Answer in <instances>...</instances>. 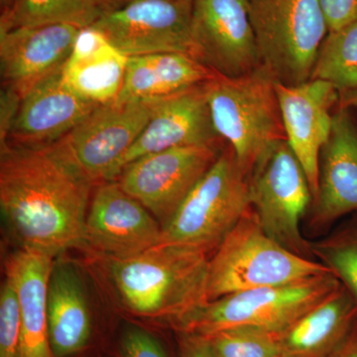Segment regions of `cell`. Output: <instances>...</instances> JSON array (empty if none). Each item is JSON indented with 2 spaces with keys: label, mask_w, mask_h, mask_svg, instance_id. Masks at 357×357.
<instances>
[{
  "label": "cell",
  "mask_w": 357,
  "mask_h": 357,
  "mask_svg": "<svg viewBox=\"0 0 357 357\" xmlns=\"http://www.w3.org/2000/svg\"><path fill=\"white\" fill-rule=\"evenodd\" d=\"M208 337L217 357H279L276 333L261 328L239 326Z\"/></svg>",
  "instance_id": "cell-27"
},
{
  "label": "cell",
  "mask_w": 357,
  "mask_h": 357,
  "mask_svg": "<svg viewBox=\"0 0 357 357\" xmlns=\"http://www.w3.org/2000/svg\"><path fill=\"white\" fill-rule=\"evenodd\" d=\"M98 1L102 4L105 13H109V11L121 8V7L126 6V4H128L129 2L132 1V0H98Z\"/></svg>",
  "instance_id": "cell-33"
},
{
  "label": "cell",
  "mask_w": 357,
  "mask_h": 357,
  "mask_svg": "<svg viewBox=\"0 0 357 357\" xmlns=\"http://www.w3.org/2000/svg\"><path fill=\"white\" fill-rule=\"evenodd\" d=\"M116 357H170L163 342L151 331L137 324L122 326L116 347Z\"/></svg>",
  "instance_id": "cell-29"
},
{
  "label": "cell",
  "mask_w": 357,
  "mask_h": 357,
  "mask_svg": "<svg viewBox=\"0 0 357 357\" xmlns=\"http://www.w3.org/2000/svg\"><path fill=\"white\" fill-rule=\"evenodd\" d=\"M354 211H357V129L349 109L340 105L319 157L318 194L312 199L311 225L326 227Z\"/></svg>",
  "instance_id": "cell-18"
},
{
  "label": "cell",
  "mask_w": 357,
  "mask_h": 357,
  "mask_svg": "<svg viewBox=\"0 0 357 357\" xmlns=\"http://www.w3.org/2000/svg\"><path fill=\"white\" fill-rule=\"evenodd\" d=\"M81 29L50 24L0 31L2 88L22 100L32 89L62 70Z\"/></svg>",
  "instance_id": "cell-15"
},
{
  "label": "cell",
  "mask_w": 357,
  "mask_h": 357,
  "mask_svg": "<svg viewBox=\"0 0 357 357\" xmlns=\"http://www.w3.org/2000/svg\"><path fill=\"white\" fill-rule=\"evenodd\" d=\"M162 227L151 213L117 183L96 185L86 220V250L126 259L158 245Z\"/></svg>",
  "instance_id": "cell-13"
},
{
  "label": "cell",
  "mask_w": 357,
  "mask_h": 357,
  "mask_svg": "<svg viewBox=\"0 0 357 357\" xmlns=\"http://www.w3.org/2000/svg\"><path fill=\"white\" fill-rule=\"evenodd\" d=\"M276 79L261 65L248 74H215L204 83L213 126L244 172L278 141L286 140Z\"/></svg>",
  "instance_id": "cell-3"
},
{
  "label": "cell",
  "mask_w": 357,
  "mask_h": 357,
  "mask_svg": "<svg viewBox=\"0 0 357 357\" xmlns=\"http://www.w3.org/2000/svg\"><path fill=\"white\" fill-rule=\"evenodd\" d=\"M342 285L333 272L305 280L252 289L208 301L171 328L177 333L211 337L239 326L283 332Z\"/></svg>",
  "instance_id": "cell-5"
},
{
  "label": "cell",
  "mask_w": 357,
  "mask_h": 357,
  "mask_svg": "<svg viewBox=\"0 0 357 357\" xmlns=\"http://www.w3.org/2000/svg\"><path fill=\"white\" fill-rule=\"evenodd\" d=\"M340 107H347V109H349V107L357 109V91L340 96Z\"/></svg>",
  "instance_id": "cell-34"
},
{
  "label": "cell",
  "mask_w": 357,
  "mask_h": 357,
  "mask_svg": "<svg viewBox=\"0 0 357 357\" xmlns=\"http://www.w3.org/2000/svg\"><path fill=\"white\" fill-rule=\"evenodd\" d=\"M250 208L248 175L227 144L162 227L159 244H175L213 255Z\"/></svg>",
  "instance_id": "cell-6"
},
{
  "label": "cell",
  "mask_w": 357,
  "mask_h": 357,
  "mask_svg": "<svg viewBox=\"0 0 357 357\" xmlns=\"http://www.w3.org/2000/svg\"><path fill=\"white\" fill-rule=\"evenodd\" d=\"M63 84L61 70L37 84L21 100L6 140L11 146L53 144L64 138L96 107Z\"/></svg>",
  "instance_id": "cell-17"
},
{
  "label": "cell",
  "mask_w": 357,
  "mask_h": 357,
  "mask_svg": "<svg viewBox=\"0 0 357 357\" xmlns=\"http://www.w3.org/2000/svg\"><path fill=\"white\" fill-rule=\"evenodd\" d=\"M261 65L285 86L311 79L328 33L319 0H248Z\"/></svg>",
  "instance_id": "cell-7"
},
{
  "label": "cell",
  "mask_w": 357,
  "mask_h": 357,
  "mask_svg": "<svg viewBox=\"0 0 357 357\" xmlns=\"http://www.w3.org/2000/svg\"><path fill=\"white\" fill-rule=\"evenodd\" d=\"M128 56L93 27L81 29L61 70L63 84L79 98L109 105L121 93Z\"/></svg>",
  "instance_id": "cell-20"
},
{
  "label": "cell",
  "mask_w": 357,
  "mask_h": 357,
  "mask_svg": "<svg viewBox=\"0 0 357 357\" xmlns=\"http://www.w3.org/2000/svg\"><path fill=\"white\" fill-rule=\"evenodd\" d=\"M275 88L286 140L306 173L314 199L318 194L319 157L330 137L332 109L340 103V93L321 79H309L297 86L276 82Z\"/></svg>",
  "instance_id": "cell-14"
},
{
  "label": "cell",
  "mask_w": 357,
  "mask_h": 357,
  "mask_svg": "<svg viewBox=\"0 0 357 357\" xmlns=\"http://www.w3.org/2000/svg\"><path fill=\"white\" fill-rule=\"evenodd\" d=\"M192 20V0H132L91 27L128 57L181 53L196 58Z\"/></svg>",
  "instance_id": "cell-11"
},
{
  "label": "cell",
  "mask_w": 357,
  "mask_h": 357,
  "mask_svg": "<svg viewBox=\"0 0 357 357\" xmlns=\"http://www.w3.org/2000/svg\"><path fill=\"white\" fill-rule=\"evenodd\" d=\"M331 357H357V323L347 340Z\"/></svg>",
  "instance_id": "cell-32"
},
{
  "label": "cell",
  "mask_w": 357,
  "mask_h": 357,
  "mask_svg": "<svg viewBox=\"0 0 357 357\" xmlns=\"http://www.w3.org/2000/svg\"><path fill=\"white\" fill-rule=\"evenodd\" d=\"M16 0H0V3H1V10H6L9 7L13 6L14 2Z\"/></svg>",
  "instance_id": "cell-35"
},
{
  "label": "cell",
  "mask_w": 357,
  "mask_h": 357,
  "mask_svg": "<svg viewBox=\"0 0 357 357\" xmlns=\"http://www.w3.org/2000/svg\"><path fill=\"white\" fill-rule=\"evenodd\" d=\"M178 335L180 357H217L208 337L189 333H178Z\"/></svg>",
  "instance_id": "cell-31"
},
{
  "label": "cell",
  "mask_w": 357,
  "mask_h": 357,
  "mask_svg": "<svg viewBox=\"0 0 357 357\" xmlns=\"http://www.w3.org/2000/svg\"><path fill=\"white\" fill-rule=\"evenodd\" d=\"M192 34L196 58L229 77L261 66L248 0H192Z\"/></svg>",
  "instance_id": "cell-12"
},
{
  "label": "cell",
  "mask_w": 357,
  "mask_h": 357,
  "mask_svg": "<svg viewBox=\"0 0 357 357\" xmlns=\"http://www.w3.org/2000/svg\"><path fill=\"white\" fill-rule=\"evenodd\" d=\"M95 256L110 298L135 318L172 326L208 302L210 257L203 251L158 244L126 259Z\"/></svg>",
  "instance_id": "cell-2"
},
{
  "label": "cell",
  "mask_w": 357,
  "mask_h": 357,
  "mask_svg": "<svg viewBox=\"0 0 357 357\" xmlns=\"http://www.w3.org/2000/svg\"><path fill=\"white\" fill-rule=\"evenodd\" d=\"M105 13L98 0H16L1 11L0 31L18 27L66 24L84 29Z\"/></svg>",
  "instance_id": "cell-24"
},
{
  "label": "cell",
  "mask_w": 357,
  "mask_h": 357,
  "mask_svg": "<svg viewBox=\"0 0 357 357\" xmlns=\"http://www.w3.org/2000/svg\"><path fill=\"white\" fill-rule=\"evenodd\" d=\"M49 337L54 357H79L91 349L95 319L83 274L76 263L55 258L46 296Z\"/></svg>",
  "instance_id": "cell-19"
},
{
  "label": "cell",
  "mask_w": 357,
  "mask_h": 357,
  "mask_svg": "<svg viewBox=\"0 0 357 357\" xmlns=\"http://www.w3.org/2000/svg\"><path fill=\"white\" fill-rule=\"evenodd\" d=\"M159 98L100 105L57 144L96 185L116 178L117 167L151 119Z\"/></svg>",
  "instance_id": "cell-9"
},
{
  "label": "cell",
  "mask_w": 357,
  "mask_h": 357,
  "mask_svg": "<svg viewBox=\"0 0 357 357\" xmlns=\"http://www.w3.org/2000/svg\"><path fill=\"white\" fill-rule=\"evenodd\" d=\"M222 150L185 146L145 155L124 167L115 181L163 227L217 161Z\"/></svg>",
  "instance_id": "cell-10"
},
{
  "label": "cell",
  "mask_w": 357,
  "mask_h": 357,
  "mask_svg": "<svg viewBox=\"0 0 357 357\" xmlns=\"http://www.w3.org/2000/svg\"><path fill=\"white\" fill-rule=\"evenodd\" d=\"M0 149V208L20 248L53 258L70 249L86 250L95 183L57 143Z\"/></svg>",
  "instance_id": "cell-1"
},
{
  "label": "cell",
  "mask_w": 357,
  "mask_h": 357,
  "mask_svg": "<svg viewBox=\"0 0 357 357\" xmlns=\"http://www.w3.org/2000/svg\"><path fill=\"white\" fill-rule=\"evenodd\" d=\"M311 79L332 84L340 96L357 91V20L328 31L317 56Z\"/></svg>",
  "instance_id": "cell-25"
},
{
  "label": "cell",
  "mask_w": 357,
  "mask_h": 357,
  "mask_svg": "<svg viewBox=\"0 0 357 357\" xmlns=\"http://www.w3.org/2000/svg\"><path fill=\"white\" fill-rule=\"evenodd\" d=\"M55 258L29 249L11 253L4 273L17 291L21 311L20 357H54L49 337L46 296Z\"/></svg>",
  "instance_id": "cell-22"
},
{
  "label": "cell",
  "mask_w": 357,
  "mask_h": 357,
  "mask_svg": "<svg viewBox=\"0 0 357 357\" xmlns=\"http://www.w3.org/2000/svg\"><path fill=\"white\" fill-rule=\"evenodd\" d=\"M215 74L187 54L132 56L128 58L123 86L115 102L166 98L206 83Z\"/></svg>",
  "instance_id": "cell-23"
},
{
  "label": "cell",
  "mask_w": 357,
  "mask_h": 357,
  "mask_svg": "<svg viewBox=\"0 0 357 357\" xmlns=\"http://www.w3.org/2000/svg\"><path fill=\"white\" fill-rule=\"evenodd\" d=\"M250 206L263 230L296 255L310 258L311 243L301 232L302 218L312 203L304 169L287 140L271 145L248 176Z\"/></svg>",
  "instance_id": "cell-8"
},
{
  "label": "cell",
  "mask_w": 357,
  "mask_h": 357,
  "mask_svg": "<svg viewBox=\"0 0 357 357\" xmlns=\"http://www.w3.org/2000/svg\"><path fill=\"white\" fill-rule=\"evenodd\" d=\"M330 272L323 263L296 255L268 236L250 208L208 258L206 298L217 300Z\"/></svg>",
  "instance_id": "cell-4"
},
{
  "label": "cell",
  "mask_w": 357,
  "mask_h": 357,
  "mask_svg": "<svg viewBox=\"0 0 357 357\" xmlns=\"http://www.w3.org/2000/svg\"><path fill=\"white\" fill-rule=\"evenodd\" d=\"M311 249L357 303V225L311 243Z\"/></svg>",
  "instance_id": "cell-26"
},
{
  "label": "cell",
  "mask_w": 357,
  "mask_h": 357,
  "mask_svg": "<svg viewBox=\"0 0 357 357\" xmlns=\"http://www.w3.org/2000/svg\"><path fill=\"white\" fill-rule=\"evenodd\" d=\"M328 31L340 29L357 20V0H319Z\"/></svg>",
  "instance_id": "cell-30"
},
{
  "label": "cell",
  "mask_w": 357,
  "mask_h": 357,
  "mask_svg": "<svg viewBox=\"0 0 357 357\" xmlns=\"http://www.w3.org/2000/svg\"><path fill=\"white\" fill-rule=\"evenodd\" d=\"M357 323V303L340 285L335 292L277 333L279 357H331Z\"/></svg>",
  "instance_id": "cell-21"
},
{
  "label": "cell",
  "mask_w": 357,
  "mask_h": 357,
  "mask_svg": "<svg viewBox=\"0 0 357 357\" xmlns=\"http://www.w3.org/2000/svg\"><path fill=\"white\" fill-rule=\"evenodd\" d=\"M213 119L204 83L159 98L157 109L137 140L117 167L116 177L134 160L172 148H222Z\"/></svg>",
  "instance_id": "cell-16"
},
{
  "label": "cell",
  "mask_w": 357,
  "mask_h": 357,
  "mask_svg": "<svg viewBox=\"0 0 357 357\" xmlns=\"http://www.w3.org/2000/svg\"><path fill=\"white\" fill-rule=\"evenodd\" d=\"M21 311L17 291L10 278L0 291V357H20Z\"/></svg>",
  "instance_id": "cell-28"
}]
</instances>
